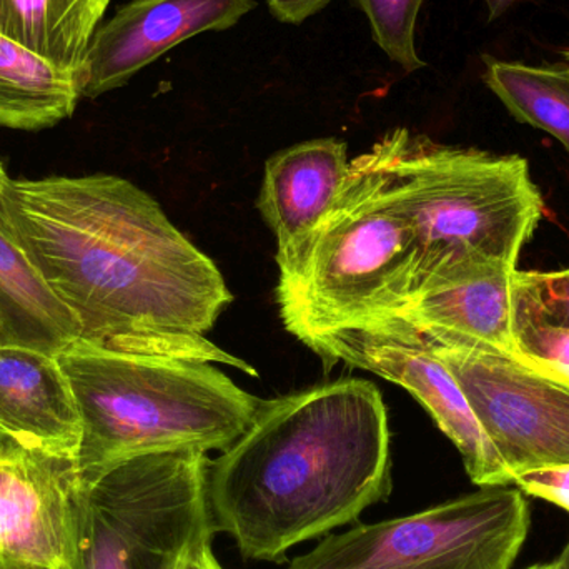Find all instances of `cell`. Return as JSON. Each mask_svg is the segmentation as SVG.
<instances>
[{
	"label": "cell",
	"mask_w": 569,
	"mask_h": 569,
	"mask_svg": "<svg viewBox=\"0 0 569 569\" xmlns=\"http://www.w3.org/2000/svg\"><path fill=\"white\" fill-rule=\"evenodd\" d=\"M2 199L17 246L77 321V343L259 375L207 338L233 295L149 193L97 173L9 177Z\"/></svg>",
	"instance_id": "6da1fadb"
},
{
	"label": "cell",
	"mask_w": 569,
	"mask_h": 569,
	"mask_svg": "<svg viewBox=\"0 0 569 569\" xmlns=\"http://www.w3.org/2000/svg\"><path fill=\"white\" fill-rule=\"evenodd\" d=\"M391 490L383 397L353 378L263 400L249 430L210 460L207 477L216 533L229 535L247 560L272 563L355 523Z\"/></svg>",
	"instance_id": "7a4b0ae2"
},
{
	"label": "cell",
	"mask_w": 569,
	"mask_h": 569,
	"mask_svg": "<svg viewBox=\"0 0 569 569\" xmlns=\"http://www.w3.org/2000/svg\"><path fill=\"white\" fill-rule=\"evenodd\" d=\"M57 357L82 421L77 453L82 485L142 455L226 451L263 403L212 363L80 343Z\"/></svg>",
	"instance_id": "3957f363"
},
{
	"label": "cell",
	"mask_w": 569,
	"mask_h": 569,
	"mask_svg": "<svg viewBox=\"0 0 569 569\" xmlns=\"http://www.w3.org/2000/svg\"><path fill=\"white\" fill-rule=\"evenodd\" d=\"M415 237L411 293L465 267L518 269L543 199L520 156L441 146L408 129L377 142Z\"/></svg>",
	"instance_id": "277c9868"
},
{
	"label": "cell",
	"mask_w": 569,
	"mask_h": 569,
	"mask_svg": "<svg viewBox=\"0 0 569 569\" xmlns=\"http://www.w3.org/2000/svg\"><path fill=\"white\" fill-rule=\"evenodd\" d=\"M415 237L377 143L351 160L327 219L280 269L277 305L298 340L393 313L413 284Z\"/></svg>",
	"instance_id": "5b68a950"
},
{
	"label": "cell",
	"mask_w": 569,
	"mask_h": 569,
	"mask_svg": "<svg viewBox=\"0 0 569 569\" xmlns=\"http://www.w3.org/2000/svg\"><path fill=\"white\" fill-rule=\"evenodd\" d=\"M209 453L142 455L82 485L72 569H180L212 543Z\"/></svg>",
	"instance_id": "8992f818"
},
{
	"label": "cell",
	"mask_w": 569,
	"mask_h": 569,
	"mask_svg": "<svg viewBox=\"0 0 569 569\" xmlns=\"http://www.w3.org/2000/svg\"><path fill=\"white\" fill-rule=\"evenodd\" d=\"M530 527L518 488L480 487L420 513L328 535L287 569H511Z\"/></svg>",
	"instance_id": "52a82bcc"
},
{
	"label": "cell",
	"mask_w": 569,
	"mask_h": 569,
	"mask_svg": "<svg viewBox=\"0 0 569 569\" xmlns=\"http://www.w3.org/2000/svg\"><path fill=\"white\" fill-rule=\"evenodd\" d=\"M425 335L513 480L569 465V381L510 351Z\"/></svg>",
	"instance_id": "ba28073f"
},
{
	"label": "cell",
	"mask_w": 569,
	"mask_h": 569,
	"mask_svg": "<svg viewBox=\"0 0 569 569\" xmlns=\"http://www.w3.org/2000/svg\"><path fill=\"white\" fill-rule=\"evenodd\" d=\"M305 345L328 367L341 361L410 391L460 451L465 470L478 488L513 485V475L475 417L460 385L417 325L398 313H381L323 331Z\"/></svg>",
	"instance_id": "9c48e42d"
},
{
	"label": "cell",
	"mask_w": 569,
	"mask_h": 569,
	"mask_svg": "<svg viewBox=\"0 0 569 569\" xmlns=\"http://www.w3.org/2000/svg\"><path fill=\"white\" fill-rule=\"evenodd\" d=\"M77 457L0 438V569H72Z\"/></svg>",
	"instance_id": "30bf717a"
},
{
	"label": "cell",
	"mask_w": 569,
	"mask_h": 569,
	"mask_svg": "<svg viewBox=\"0 0 569 569\" xmlns=\"http://www.w3.org/2000/svg\"><path fill=\"white\" fill-rule=\"evenodd\" d=\"M256 0H130L93 33L80 92L96 99L130 82L173 47L232 29Z\"/></svg>",
	"instance_id": "8fae6325"
},
{
	"label": "cell",
	"mask_w": 569,
	"mask_h": 569,
	"mask_svg": "<svg viewBox=\"0 0 569 569\" xmlns=\"http://www.w3.org/2000/svg\"><path fill=\"white\" fill-rule=\"evenodd\" d=\"M347 143L315 139L270 157L259 207L277 239L279 270L300 256L321 226L350 173Z\"/></svg>",
	"instance_id": "7c38bea8"
},
{
	"label": "cell",
	"mask_w": 569,
	"mask_h": 569,
	"mask_svg": "<svg viewBox=\"0 0 569 569\" xmlns=\"http://www.w3.org/2000/svg\"><path fill=\"white\" fill-rule=\"evenodd\" d=\"M518 269L480 263L423 284L393 313L425 333L513 353V282Z\"/></svg>",
	"instance_id": "4fadbf2b"
},
{
	"label": "cell",
	"mask_w": 569,
	"mask_h": 569,
	"mask_svg": "<svg viewBox=\"0 0 569 569\" xmlns=\"http://www.w3.org/2000/svg\"><path fill=\"white\" fill-rule=\"evenodd\" d=\"M0 438L77 457L82 421L57 355L0 347Z\"/></svg>",
	"instance_id": "5bb4252c"
},
{
	"label": "cell",
	"mask_w": 569,
	"mask_h": 569,
	"mask_svg": "<svg viewBox=\"0 0 569 569\" xmlns=\"http://www.w3.org/2000/svg\"><path fill=\"white\" fill-rule=\"evenodd\" d=\"M79 340L72 313L47 287L16 240L0 232V347L60 355Z\"/></svg>",
	"instance_id": "9a60e30c"
},
{
	"label": "cell",
	"mask_w": 569,
	"mask_h": 569,
	"mask_svg": "<svg viewBox=\"0 0 569 569\" xmlns=\"http://www.w3.org/2000/svg\"><path fill=\"white\" fill-rule=\"evenodd\" d=\"M112 0H0V36L82 80L93 33Z\"/></svg>",
	"instance_id": "2e32d148"
},
{
	"label": "cell",
	"mask_w": 569,
	"mask_h": 569,
	"mask_svg": "<svg viewBox=\"0 0 569 569\" xmlns=\"http://www.w3.org/2000/svg\"><path fill=\"white\" fill-rule=\"evenodd\" d=\"M80 99L72 73L0 36V127L49 129L69 119Z\"/></svg>",
	"instance_id": "e0dca14e"
},
{
	"label": "cell",
	"mask_w": 569,
	"mask_h": 569,
	"mask_svg": "<svg viewBox=\"0 0 569 569\" xmlns=\"http://www.w3.org/2000/svg\"><path fill=\"white\" fill-rule=\"evenodd\" d=\"M485 83L518 122L550 133L569 153V67L487 59Z\"/></svg>",
	"instance_id": "ac0fdd59"
},
{
	"label": "cell",
	"mask_w": 569,
	"mask_h": 569,
	"mask_svg": "<svg viewBox=\"0 0 569 569\" xmlns=\"http://www.w3.org/2000/svg\"><path fill=\"white\" fill-rule=\"evenodd\" d=\"M425 0H355L370 23L375 43L405 72L425 69L418 56L417 22Z\"/></svg>",
	"instance_id": "d6986e66"
},
{
	"label": "cell",
	"mask_w": 569,
	"mask_h": 569,
	"mask_svg": "<svg viewBox=\"0 0 569 569\" xmlns=\"http://www.w3.org/2000/svg\"><path fill=\"white\" fill-rule=\"evenodd\" d=\"M513 321L569 327V267L515 273Z\"/></svg>",
	"instance_id": "ffe728a7"
},
{
	"label": "cell",
	"mask_w": 569,
	"mask_h": 569,
	"mask_svg": "<svg viewBox=\"0 0 569 569\" xmlns=\"http://www.w3.org/2000/svg\"><path fill=\"white\" fill-rule=\"evenodd\" d=\"M513 353L569 381V327L513 321Z\"/></svg>",
	"instance_id": "44dd1931"
},
{
	"label": "cell",
	"mask_w": 569,
	"mask_h": 569,
	"mask_svg": "<svg viewBox=\"0 0 569 569\" xmlns=\"http://www.w3.org/2000/svg\"><path fill=\"white\" fill-rule=\"evenodd\" d=\"M521 493L541 498L569 513V465L523 471L513 480Z\"/></svg>",
	"instance_id": "7402d4cb"
},
{
	"label": "cell",
	"mask_w": 569,
	"mask_h": 569,
	"mask_svg": "<svg viewBox=\"0 0 569 569\" xmlns=\"http://www.w3.org/2000/svg\"><path fill=\"white\" fill-rule=\"evenodd\" d=\"M331 0H269L270 12L277 20L290 26L305 22L323 10Z\"/></svg>",
	"instance_id": "603a6c76"
},
{
	"label": "cell",
	"mask_w": 569,
	"mask_h": 569,
	"mask_svg": "<svg viewBox=\"0 0 569 569\" xmlns=\"http://www.w3.org/2000/svg\"><path fill=\"white\" fill-rule=\"evenodd\" d=\"M180 569H223L212 551V543L202 545L189 555Z\"/></svg>",
	"instance_id": "cb8c5ba5"
},
{
	"label": "cell",
	"mask_w": 569,
	"mask_h": 569,
	"mask_svg": "<svg viewBox=\"0 0 569 569\" xmlns=\"http://www.w3.org/2000/svg\"><path fill=\"white\" fill-rule=\"evenodd\" d=\"M7 179H9V176H7L6 169H3L2 162H0V232L13 239L12 232H10L9 217H7L6 206H3L2 199L3 183L7 182Z\"/></svg>",
	"instance_id": "d4e9b609"
},
{
	"label": "cell",
	"mask_w": 569,
	"mask_h": 569,
	"mask_svg": "<svg viewBox=\"0 0 569 569\" xmlns=\"http://www.w3.org/2000/svg\"><path fill=\"white\" fill-rule=\"evenodd\" d=\"M483 2L488 9V17H490V20H495L505 16L520 0H483Z\"/></svg>",
	"instance_id": "484cf974"
},
{
	"label": "cell",
	"mask_w": 569,
	"mask_h": 569,
	"mask_svg": "<svg viewBox=\"0 0 569 569\" xmlns=\"http://www.w3.org/2000/svg\"><path fill=\"white\" fill-rule=\"evenodd\" d=\"M555 565H557L558 569H569V540L567 547L561 551L560 557L555 560Z\"/></svg>",
	"instance_id": "4316f807"
},
{
	"label": "cell",
	"mask_w": 569,
	"mask_h": 569,
	"mask_svg": "<svg viewBox=\"0 0 569 569\" xmlns=\"http://www.w3.org/2000/svg\"><path fill=\"white\" fill-rule=\"evenodd\" d=\"M528 569H558V568H557V565H555V561H553V563L537 565V567H531V568H528Z\"/></svg>",
	"instance_id": "83f0119b"
},
{
	"label": "cell",
	"mask_w": 569,
	"mask_h": 569,
	"mask_svg": "<svg viewBox=\"0 0 569 569\" xmlns=\"http://www.w3.org/2000/svg\"><path fill=\"white\" fill-rule=\"evenodd\" d=\"M568 59H569V52H568Z\"/></svg>",
	"instance_id": "f1b7e54d"
}]
</instances>
